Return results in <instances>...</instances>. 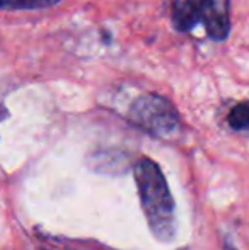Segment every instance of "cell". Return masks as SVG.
<instances>
[{"label":"cell","instance_id":"cell-1","mask_svg":"<svg viewBox=\"0 0 249 250\" xmlns=\"http://www.w3.org/2000/svg\"><path fill=\"white\" fill-rule=\"evenodd\" d=\"M135 181L149 227L160 240L174 235V201L159 165L150 158H142L135 165Z\"/></svg>","mask_w":249,"mask_h":250},{"label":"cell","instance_id":"cell-2","mask_svg":"<svg viewBox=\"0 0 249 250\" xmlns=\"http://www.w3.org/2000/svg\"><path fill=\"white\" fill-rule=\"evenodd\" d=\"M130 121L159 138L173 136L180 128L176 107L166 97L157 94H147L133 102L130 107Z\"/></svg>","mask_w":249,"mask_h":250},{"label":"cell","instance_id":"cell-3","mask_svg":"<svg viewBox=\"0 0 249 250\" xmlns=\"http://www.w3.org/2000/svg\"><path fill=\"white\" fill-rule=\"evenodd\" d=\"M189 3L212 40H227L230 31V0H189Z\"/></svg>","mask_w":249,"mask_h":250},{"label":"cell","instance_id":"cell-4","mask_svg":"<svg viewBox=\"0 0 249 250\" xmlns=\"http://www.w3.org/2000/svg\"><path fill=\"white\" fill-rule=\"evenodd\" d=\"M173 24L178 31H191L200 24L189 0H176L173 3Z\"/></svg>","mask_w":249,"mask_h":250},{"label":"cell","instance_id":"cell-5","mask_svg":"<svg viewBox=\"0 0 249 250\" xmlns=\"http://www.w3.org/2000/svg\"><path fill=\"white\" fill-rule=\"evenodd\" d=\"M60 0H0L2 10H36L53 7Z\"/></svg>","mask_w":249,"mask_h":250},{"label":"cell","instance_id":"cell-6","mask_svg":"<svg viewBox=\"0 0 249 250\" xmlns=\"http://www.w3.org/2000/svg\"><path fill=\"white\" fill-rule=\"evenodd\" d=\"M229 126L236 131H243L249 128V102H241V104L234 105L229 112Z\"/></svg>","mask_w":249,"mask_h":250},{"label":"cell","instance_id":"cell-7","mask_svg":"<svg viewBox=\"0 0 249 250\" xmlns=\"http://www.w3.org/2000/svg\"><path fill=\"white\" fill-rule=\"evenodd\" d=\"M224 250H237V249H234V247H230V245H226V247H224Z\"/></svg>","mask_w":249,"mask_h":250}]
</instances>
